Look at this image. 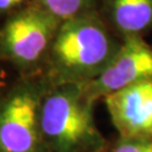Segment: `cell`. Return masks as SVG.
Masks as SVG:
<instances>
[{
	"mask_svg": "<svg viewBox=\"0 0 152 152\" xmlns=\"http://www.w3.org/2000/svg\"><path fill=\"white\" fill-rule=\"evenodd\" d=\"M92 104L81 83H62L48 95L39 112L43 145L50 152H86L97 147Z\"/></svg>",
	"mask_w": 152,
	"mask_h": 152,
	"instance_id": "2",
	"label": "cell"
},
{
	"mask_svg": "<svg viewBox=\"0 0 152 152\" xmlns=\"http://www.w3.org/2000/svg\"><path fill=\"white\" fill-rule=\"evenodd\" d=\"M115 28L124 36L140 35L152 28V0H107Z\"/></svg>",
	"mask_w": 152,
	"mask_h": 152,
	"instance_id": "7",
	"label": "cell"
},
{
	"mask_svg": "<svg viewBox=\"0 0 152 152\" xmlns=\"http://www.w3.org/2000/svg\"><path fill=\"white\" fill-rule=\"evenodd\" d=\"M96 0H37L46 12L60 23L91 10Z\"/></svg>",
	"mask_w": 152,
	"mask_h": 152,
	"instance_id": "8",
	"label": "cell"
},
{
	"mask_svg": "<svg viewBox=\"0 0 152 152\" xmlns=\"http://www.w3.org/2000/svg\"><path fill=\"white\" fill-rule=\"evenodd\" d=\"M113 152H152V140L121 142L114 148Z\"/></svg>",
	"mask_w": 152,
	"mask_h": 152,
	"instance_id": "9",
	"label": "cell"
},
{
	"mask_svg": "<svg viewBox=\"0 0 152 152\" xmlns=\"http://www.w3.org/2000/svg\"><path fill=\"white\" fill-rule=\"evenodd\" d=\"M60 24L37 4L29 6L5 24L0 34L1 48L17 63L32 64L51 46Z\"/></svg>",
	"mask_w": 152,
	"mask_h": 152,
	"instance_id": "3",
	"label": "cell"
},
{
	"mask_svg": "<svg viewBox=\"0 0 152 152\" xmlns=\"http://www.w3.org/2000/svg\"><path fill=\"white\" fill-rule=\"evenodd\" d=\"M36 92H14L0 106V152H38L42 143Z\"/></svg>",
	"mask_w": 152,
	"mask_h": 152,
	"instance_id": "5",
	"label": "cell"
},
{
	"mask_svg": "<svg viewBox=\"0 0 152 152\" xmlns=\"http://www.w3.org/2000/svg\"><path fill=\"white\" fill-rule=\"evenodd\" d=\"M152 79V46L140 35L126 36L109 63L95 79L81 83L92 103L136 82Z\"/></svg>",
	"mask_w": 152,
	"mask_h": 152,
	"instance_id": "4",
	"label": "cell"
},
{
	"mask_svg": "<svg viewBox=\"0 0 152 152\" xmlns=\"http://www.w3.org/2000/svg\"><path fill=\"white\" fill-rule=\"evenodd\" d=\"M25 0H0V11L9 10L22 4Z\"/></svg>",
	"mask_w": 152,
	"mask_h": 152,
	"instance_id": "10",
	"label": "cell"
},
{
	"mask_svg": "<svg viewBox=\"0 0 152 152\" xmlns=\"http://www.w3.org/2000/svg\"><path fill=\"white\" fill-rule=\"evenodd\" d=\"M50 48L53 69L62 83H86L105 69L120 44L90 10L61 23Z\"/></svg>",
	"mask_w": 152,
	"mask_h": 152,
	"instance_id": "1",
	"label": "cell"
},
{
	"mask_svg": "<svg viewBox=\"0 0 152 152\" xmlns=\"http://www.w3.org/2000/svg\"><path fill=\"white\" fill-rule=\"evenodd\" d=\"M104 102L121 140H152V79L112 92Z\"/></svg>",
	"mask_w": 152,
	"mask_h": 152,
	"instance_id": "6",
	"label": "cell"
}]
</instances>
